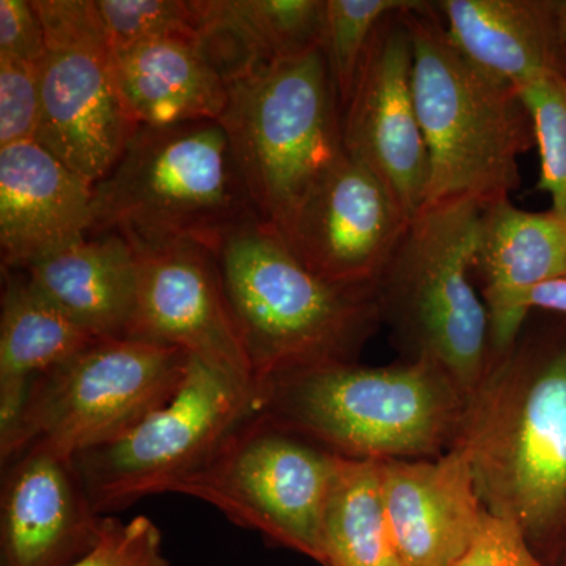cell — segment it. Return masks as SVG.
I'll return each instance as SVG.
<instances>
[{"label": "cell", "instance_id": "836d02e7", "mask_svg": "<svg viewBox=\"0 0 566 566\" xmlns=\"http://www.w3.org/2000/svg\"><path fill=\"white\" fill-rule=\"evenodd\" d=\"M557 566H566V558H564V560H562Z\"/></svg>", "mask_w": 566, "mask_h": 566}, {"label": "cell", "instance_id": "52a82bcc", "mask_svg": "<svg viewBox=\"0 0 566 566\" xmlns=\"http://www.w3.org/2000/svg\"><path fill=\"white\" fill-rule=\"evenodd\" d=\"M482 208L423 207L376 283L381 323L403 359L439 365L468 397L493 359L490 314L471 281Z\"/></svg>", "mask_w": 566, "mask_h": 566}, {"label": "cell", "instance_id": "e0dca14e", "mask_svg": "<svg viewBox=\"0 0 566 566\" xmlns=\"http://www.w3.org/2000/svg\"><path fill=\"white\" fill-rule=\"evenodd\" d=\"M474 271L490 314L494 359L523 333L531 314L527 294L566 277V216L520 210L510 199L486 205L480 214Z\"/></svg>", "mask_w": 566, "mask_h": 566}, {"label": "cell", "instance_id": "484cf974", "mask_svg": "<svg viewBox=\"0 0 566 566\" xmlns=\"http://www.w3.org/2000/svg\"><path fill=\"white\" fill-rule=\"evenodd\" d=\"M528 112L542 172L538 189L566 216V73H551L517 88Z\"/></svg>", "mask_w": 566, "mask_h": 566}, {"label": "cell", "instance_id": "d6986e66", "mask_svg": "<svg viewBox=\"0 0 566 566\" xmlns=\"http://www.w3.org/2000/svg\"><path fill=\"white\" fill-rule=\"evenodd\" d=\"M434 7L453 46L494 80L517 91L546 74L565 73L557 2L442 0Z\"/></svg>", "mask_w": 566, "mask_h": 566}, {"label": "cell", "instance_id": "1f68e13d", "mask_svg": "<svg viewBox=\"0 0 566 566\" xmlns=\"http://www.w3.org/2000/svg\"><path fill=\"white\" fill-rule=\"evenodd\" d=\"M528 312L546 311L566 315V277L553 279L527 294Z\"/></svg>", "mask_w": 566, "mask_h": 566}, {"label": "cell", "instance_id": "9a60e30c", "mask_svg": "<svg viewBox=\"0 0 566 566\" xmlns=\"http://www.w3.org/2000/svg\"><path fill=\"white\" fill-rule=\"evenodd\" d=\"M104 521L73 458L29 446L2 464V566L73 565L98 543Z\"/></svg>", "mask_w": 566, "mask_h": 566}, {"label": "cell", "instance_id": "3957f363", "mask_svg": "<svg viewBox=\"0 0 566 566\" xmlns=\"http://www.w3.org/2000/svg\"><path fill=\"white\" fill-rule=\"evenodd\" d=\"M275 422L349 460H427L455 441L468 395L427 359L322 365L264 385Z\"/></svg>", "mask_w": 566, "mask_h": 566}, {"label": "cell", "instance_id": "7a4b0ae2", "mask_svg": "<svg viewBox=\"0 0 566 566\" xmlns=\"http://www.w3.org/2000/svg\"><path fill=\"white\" fill-rule=\"evenodd\" d=\"M214 256L260 392L292 371L357 363L381 327L376 289L324 281L259 218L230 233Z\"/></svg>", "mask_w": 566, "mask_h": 566}, {"label": "cell", "instance_id": "6da1fadb", "mask_svg": "<svg viewBox=\"0 0 566 566\" xmlns=\"http://www.w3.org/2000/svg\"><path fill=\"white\" fill-rule=\"evenodd\" d=\"M452 449L486 512L521 528L545 566L566 558V344L520 334L465 401Z\"/></svg>", "mask_w": 566, "mask_h": 566}, {"label": "cell", "instance_id": "ba28073f", "mask_svg": "<svg viewBox=\"0 0 566 566\" xmlns=\"http://www.w3.org/2000/svg\"><path fill=\"white\" fill-rule=\"evenodd\" d=\"M345 460L260 408L172 493L207 502L238 526L323 566L324 510Z\"/></svg>", "mask_w": 566, "mask_h": 566}, {"label": "cell", "instance_id": "ffe728a7", "mask_svg": "<svg viewBox=\"0 0 566 566\" xmlns=\"http://www.w3.org/2000/svg\"><path fill=\"white\" fill-rule=\"evenodd\" d=\"M22 273L87 333L128 338L136 311L137 255L120 234H91Z\"/></svg>", "mask_w": 566, "mask_h": 566}, {"label": "cell", "instance_id": "30bf717a", "mask_svg": "<svg viewBox=\"0 0 566 566\" xmlns=\"http://www.w3.org/2000/svg\"><path fill=\"white\" fill-rule=\"evenodd\" d=\"M262 403L260 390L191 356L169 403L118 438L73 457L93 509L106 515L148 495L172 493Z\"/></svg>", "mask_w": 566, "mask_h": 566}, {"label": "cell", "instance_id": "d6a6232c", "mask_svg": "<svg viewBox=\"0 0 566 566\" xmlns=\"http://www.w3.org/2000/svg\"><path fill=\"white\" fill-rule=\"evenodd\" d=\"M557 22L558 33H560L562 48H564L566 59V0L557 2Z\"/></svg>", "mask_w": 566, "mask_h": 566}, {"label": "cell", "instance_id": "277c9868", "mask_svg": "<svg viewBox=\"0 0 566 566\" xmlns=\"http://www.w3.org/2000/svg\"><path fill=\"white\" fill-rule=\"evenodd\" d=\"M92 234L134 249H216L259 218L219 120L142 126L114 169L93 186Z\"/></svg>", "mask_w": 566, "mask_h": 566}, {"label": "cell", "instance_id": "4fadbf2b", "mask_svg": "<svg viewBox=\"0 0 566 566\" xmlns=\"http://www.w3.org/2000/svg\"><path fill=\"white\" fill-rule=\"evenodd\" d=\"M409 221L385 181L345 151L282 240L324 281L376 289Z\"/></svg>", "mask_w": 566, "mask_h": 566}, {"label": "cell", "instance_id": "8fae6325", "mask_svg": "<svg viewBox=\"0 0 566 566\" xmlns=\"http://www.w3.org/2000/svg\"><path fill=\"white\" fill-rule=\"evenodd\" d=\"M44 31L39 144L95 186L139 132L95 0H33Z\"/></svg>", "mask_w": 566, "mask_h": 566}, {"label": "cell", "instance_id": "44dd1931", "mask_svg": "<svg viewBox=\"0 0 566 566\" xmlns=\"http://www.w3.org/2000/svg\"><path fill=\"white\" fill-rule=\"evenodd\" d=\"M114 63L140 128L219 120L226 111L229 85L205 54L199 36H167L115 51Z\"/></svg>", "mask_w": 566, "mask_h": 566}, {"label": "cell", "instance_id": "cb8c5ba5", "mask_svg": "<svg viewBox=\"0 0 566 566\" xmlns=\"http://www.w3.org/2000/svg\"><path fill=\"white\" fill-rule=\"evenodd\" d=\"M323 566H408L395 538L381 461L346 458L327 499Z\"/></svg>", "mask_w": 566, "mask_h": 566}, {"label": "cell", "instance_id": "ac0fdd59", "mask_svg": "<svg viewBox=\"0 0 566 566\" xmlns=\"http://www.w3.org/2000/svg\"><path fill=\"white\" fill-rule=\"evenodd\" d=\"M382 493L408 566H450L482 523L468 458L450 449L427 460L381 461Z\"/></svg>", "mask_w": 566, "mask_h": 566}, {"label": "cell", "instance_id": "8992f818", "mask_svg": "<svg viewBox=\"0 0 566 566\" xmlns=\"http://www.w3.org/2000/svg\"><path fill=\"white\" fill-rule=\"evenodd\" d=\"M219 118L260 221L283 238L344 156L342 111L322 50L234 77Z\"/></svg>", "mask_w": 566, "mask_h": 566}, {"label": "cell", "instance_id": "83f0119b", "mask_svg": "<svg viewBox=\"0 0 566 566\" xmlns=\"http://www.w3.org/2000/svg\"><path fill=\"white\" fill-rule=\"evenodd\" d=\"M40 120L39 63L0 57V148L36 142Z\"/></svg>", "mask_w": 566, "mask_h": 566}, {"label": "cell", "instance_id": "9c48e42d", "mask_svg": "<svg viewBox=\"0 0 566 566\" xmlns=\"http://www.w3.org/2000/svg\"><path fill=\"white\" fill-rule=\"evenodd\" d=\"M189 359L177 346L98 338L32 387L0 461L29 446L73 458L118 438L172 400Z\"/></svg>", "mask_w": 566, "mask_h": 566}, {"label": "cell", "instance_id": "d4e9b609", "mask_svg": "<svg viewBox=\"0 0 566 566\" xmlns=\"http://www.w3.org/2000/svg\"><path fill=\"white\" fill-rule=\"evenodd\" d=\"M422 0H326L322 50L340 111L345 109L376 31L390 14L420 9Z\"/></svg>", "mask_w": 566, "mask_h": 566}, {"label": "cell", "instance_id": "4316f807", "mask_svg": "<svg viewBox=\"0 0 566 566\" xmlns=\"http://www.w3.org/2000/svg\"><path fill=\"white\" fill-rule=\"evenodd\" d=\"M112 51L167 36H199L196 0H95Z\"/></svg>", "mask_w": 566, "mask_h": 566}, {"label": "cell", "instance_id": "f546056e", "mask_svg": "<svg viewBox=\"0 0 566 566\" xmlns=\"http://www.w3.org/2000/svg\"><path fill=\"white\" fill-rule=\"evenodd\" d=\"M450 566H545L521 528L505 517L483 513L479 531Z\"/></svg>", "mask_w": 566, "mask_h": 566}, {"label": "cell", "instance_id": "2e32d148", "mask_svg": "<svg viewBox=\"0 0 566 566\" xmlns=\"http://www.w3.org/2000/svg\"><path fill=\"white\" fill-rule=\"evenodd\" d=\"M93 222L91 182L39 142L0 148L3 271H25L87 240Z\"/></svg>", "mask_w": 566, "mask_h": 566}, {"label": "cell", "instance_id": "5bb4252c", "mask_svg": "<svg viewBox=\"0 0 566 566\" xmlns=\"http://www.w3.org/2000/svg\"><path fill=\"white\" fill-rule=\"evenodd\" d=\"M134 251L137 300L128 338L177 346L260 390L230 314L214 252L197 244Z\"/></svg>", "mask_w": 566, "mask_h": 566}, {"label": "cell", "instance_id": "5b68a950", "mask_svg": "<svg viewBox=\"0 0 566 566\" xmlns=\"http://www.w3.org/2000/svg\"><path fill=\"white\" fill-rule=\"evenodd\" d=\"M412 40V88L430 155L427 205L510 199L517 158L535 144L516 88L472 65L453 46L434 3L406 11Z\"/></svg>", "mask_w": 566, "mask_h": 566}, {"label": "cell", "instance_id": "7c38bea8", "mask_svg": "<svg viewBox=\"0 0 566 566\" xmlns=\"http://www.w3.org/2000/svg\"><path fill=\"white\" fill-rule=\"evenodd\" d=\"M342 140L352 158L385 181L409 218L422 210L430 155L412 88L406 11L386 18L371 40L352 98L342 111Z\"/></svg>", "mask_w": 566, "mask_h": 566}, {"label": "cell", "instance_id": "f1b7e54d", "mask_svg": "<svg viewBox=\"0 0 566 566\" xmlns=\"http://www.w3.org/2000/svg\"><path fill=\"white\" fill-rule=\"evenodd\" d=\"M70 566H170L163 553V536L147 516L128 523L106 516L102 536L91 553Z\"/></svg>", "mask_w": 566, "mask_h": 566}, {"label": "cell", "instance_id": "603a6c76", "mask_svg": "<svg viewBox=\"0 0 566 566\" xmlns=\"http://www.w3.org/2000/svg\"><path fill=\"white\" fill-rule=\"evenodd\" d=\"M205 54L227 84L322 48L326 0H196Z\"/></svg>", "mask_w": 566, "mask_h": 566}, {"label": "cell", "instance_id": "7402d4cb", "mask_svg": "<svg viewBox=\"0 0 566 566\" xmlns=\"http://www.w3.org/2000/svg\"><path fill=\"white\" fill-rule=\"evenodd\" d=\"M98 337L62 314L22 271H3L0 304V449L9 444L32 387Z\"/></svg>", "mask_w": 566, "mask_h": 566}, {"label": "cell", "instance_id": "4dcf8cb0", "mask_svg": "<svg viewBox=\"0 0 566 566\" xmlns=\"http://www.w3.org/2000/svg\"><path fill=\"white\" fill-rule=\"evenodd\" d=\"M44 31L33 0H0V57L40 63Z\"/></svg>", "mask_w": 566, "mask_h": 566}]
</instances>
